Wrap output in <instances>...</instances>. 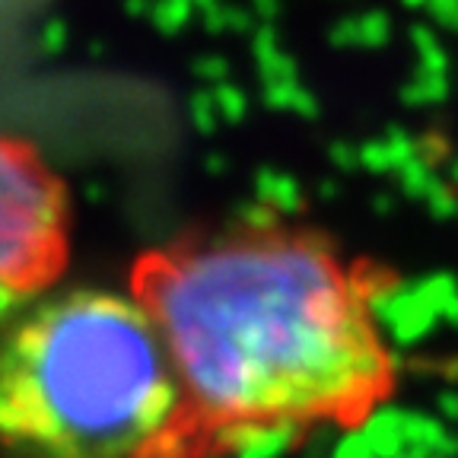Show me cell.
I'll use <instances>...</instances> for the list:
<instances>
[{"label": "cell", "instance_id": "obj_3", "mask_svg": "<svg viewBox=\"0 0 458 458\" xmlns=\"http://www.w3.org/2000/svg\"><path fill=\"white\" fill-rule=\"evenodd\" d=\"M71 229L64 179L32 143L0 134V331L67 271Z\"/></svg>", "mask_w": 458, "mask_h": 458}, {"label": "cell", "instance_id": "obj_2", "mask_svg": "<svg viewBox=\"0 0 458 458\" xmlns=\"http://www.w3.org/2000/svg\"><path fill=\"white\" fill-rule=\"evenodd\" d=\"M182 388L134 293H45L0 331L7 458H169Z\"/></svg>", "mask_w": 458, "mask_h": 458}, {"label": "cell", "instance_id": "obj_1", "mask_svg": "<svg viewBox=\"0 0 458 458\" xmlns=\"http://www.w3.org/2000/svg\"><path fill=\"white\" fill-rule=\"evenodd\" d=\"M128 290L179 376L169 458L357 429L398 386L363 280L306 229L255 223L159 245L134 261Z\"/></svg>", "mask_w": 458, "mask_h": 458}]
</instances>
